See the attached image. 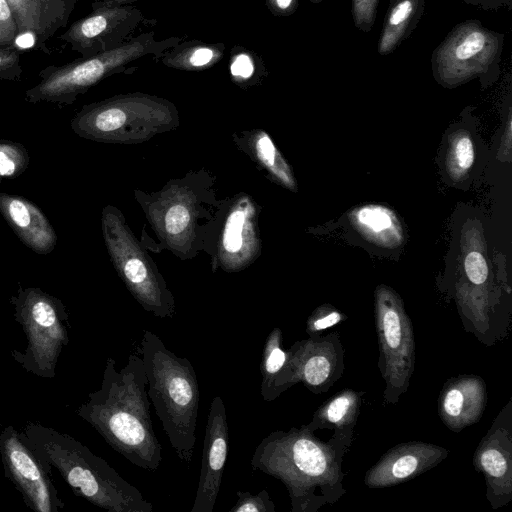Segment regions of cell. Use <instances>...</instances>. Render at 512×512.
Returning <instances> with one entry per match:
<instances>
[{"instance_id": "5b68a950", "label": "cell", "mask_w": 512, "mask_h": 512, "mask_svg": "<svg viewBox=\"0 0 512 512\" xmlns=\"http://www.w3.org/2000/svg\"><path fill=\"white\" fill-rule=\"evenodd\" d=\"M139 349L146 370L147 395L172 448L189 465L196 443L200 396L194 367L149 330L144 331Z\"/></svg>"}, {"instance_id": "7a4b0ae2", "label": "cell", "mask_w": 512, "mask_h": 512, "mask_svg": "<svg viewBox=\"0 0 512 512\" xmlns=\"http://www.w3.org/2000/svg\"><path fill=\"white\" fill-rule=\"evenodd\" d=\"M147 376L142 357L130 354L119 371L108 357L101 386L88 394L77 414L135 466L155 472L162 461L151 420Z\"/></svg>"}, {"instance_id": "f35d334b", "label": "cell", "mask_w": 512, "mask_h": 512, "mask_svg": "<svg viewBox=\"0 0 512 512\" xmlns=\"http://www.w3.org/2000/svg\"><path fill=\"white\" fill-rule=\"evenodd\" d=\"M109 1H113V2H116L119 4H131L132 2H135L137 0H109Z\"/></svg>"}, {"instance_id": "6da1fadb", "label": "cell", "mask_w": 512, "mask_h": 512, "mask_svg": "<svg viewBox=\"0 0 512 512\" xmlns=\"http://www.w3.org/2000/svg\"><path fill=\"white\" fill-rule=\"evenodd\" d=\"M352 442L334 434L322 441L304 425L276 430L257 445L251 467L285 485L291 512H316L346 494L342 466Z\"/></svg>"}, {"instance_id": "e0dca14e", "label": "cell", "mask_w": 512, "mask_h": 512, "mask_svg": "<svg viewBox=\"0 0 512 512\" xmlns=\"http://www.w3.org/2000/svg\"><path fill=\"white\" fill-rule=\"evenodd\" d=\"M229 451V430L223 399L210 404L202 450L199 482L191 512H212L220 492Z\"/></svg>"}, {"instance_id": "ab89813d", "label": "cell", "mask_w": 512, "mask_h": 512, "mask_svg": "<svg viewBox=\"0 0 512 512\" xmlns=\"http://www.w3.org/2000/svg\"><path fill=\"white\" fill-rule=\"evenodd\" d=\"M309 1H310V2H312V3H319V2H321L322 0H309Z\"/></svg>"}, {"instance_id": "9a60e30c", "label": "cell", "mask_w": 512, "mask_h": 512, "mask_svg": "<svg viewBox=\"0 0 512 512\" xmlns=\"http://www.w3.org/2000/svg\"><path fill=\"white\" fill-rule=\"evenodd\" d=\"M0 454L6 478L21 493L30 509L36 512H58L64 508L50 472L12 425L0 432Z\"/></svg>"}, {"instance_id": "4316f807", "label": "cell", "mask_w": 512, "mask_h": 512, "mask_svg": "<svg viewBox=\"0 0 512 512\" xmlns=\"http://www.w3.org/2000/svg\"><path fill=\"white\" fill-rule=\"evenodd\" d=\"M282 340L281 329L275 327L267 335L262 350L260 395L267 402L275 400L273 395L274 383L287 360L286 350L282 348Z\"/></svg>"}, {"instance_id": "603a6c76", "label": "cell", "mask_w": 512, "mask_h": 512, "mask_svg": "<svg viewBox=\"0 0 512 512\" xmlns=\"http://www.w3.org/2000/svg\"><path fill=\"white\" fill-rule=\"evenodd\" d=\"M355 231L366 241L377 246L394 249L404 241L400 219L390 208L380 204H365L348 213Z\"/></svg>"}, {"instance_id": "74e56055", "label": "cell", "mask_w": 512, "mask_h": 512, "mask_svg": "<svg viewBox=\"0 0 512 512\" xmlns=\"http://www.w3.org/2000/svg\"><path fill=\"white\" fill-rule=\"evenodd\" d=\"M465 2L473 5L480 6L484 9H497L507 5L510 9L512 0H464Z\"/></svg>"}, {"instance_id": "8fae6325", "label": "cell", "mask_w": 512, "mask_h": 512, "mask_svg": "<svg viewBox=\"0 0 512 512\" xmlns=\"http://www.w3.org/2000/svg\"><path fill=\"white\" fill-rule=\"evenodd\" d=\"M504 34L485 28L478 20L456 25L431 57L436 81L453 88L490 72L498 73Z\"/></svg>"}, {"instance_id": "ffe728a7", "label": "cell", "mask_w": 512, "mask_h": 512, "mask_svg": "<svg viewBox=\"0 0 512 512\" xmlns=\"http://www.w3.org/2000/svg\"><path fill=\"white\" fill-rule=\"evenodd\" d=\"M487 387L481 376L462 374L449 378L437 400L438 415L455 433L477 423L486 408Z\"/></svg>"}, {"instance_id": "83f0119b", "label": "cell", "mask_w": 512, "mask_h": 512, "mask_svg": "<svg viewBox=\"0 0 512 512\" xmlns=\"http://www.w3.org/2000/svg\"><path fill=\"white\" fill-rule=\"evenodd\" d=\"M229 74L232 82L242 89L260 85L268 75L265 63L258 53L241 45L231 48Z\"/></svg>"}, {"instance_id": "2e32d148", "label": "cell", "mask_w": 512, "mask_h": 512, "mask_svg": "<svg viewBox=\"0 0 512 512\" xmlns=\"http://www.w3.org/2000/svg\"><path fill=\"white\" fill-rule=\"evenodd\" d=\"M475 470L482 473L486 499L492 509L512 501V399L501 408L490 428L478 443L472 458Z\"/></svg>"}, {"instance_id": "5bb4252c", "label": "cell", "mask_w": 512, "mask_h": 512, "mask_svg": "<svg viewBox=\"0 0 512 512\" xmlns=\"http://www.w3.org/2000/svg\"><path fill=\"white\" fill-rule=\"evenodd\" d=\"M91 7V13L73 22L58 36L81 57L121 46L144 21L141 10L131 4L94 0Z\"/></svg>"}, {"instance_id": "f1b7e54d", "label": "cell", "mask_w": 512, "mask_h": 512, "mask_svg": "<svg viewBox=\"0 0 512 512\" xmlns=\"http://www.w3.org/2000/svg\"><path fill=\"white\" fill-rule=\"evenodd\" d=\"M475 159L473 140L466 130L451 134L446 149L444 166L449 179L453 182L464 180Z\"/></svg>"}, {"instance_id": "30bf717a", "label": "cell", "mask_w": 512, "mask_h": 512, "mask_svg": "<svg viewBox=\"0 0 512 512\" xmlns=\"http://www.w3.org/2000/svg\"><path fill=\"white\" fill-rule=\"evenodd\" d=\"M375 328L379 345L378 368L385 387V404H396L408 390L415 370L414 329L400 295L387 285L374 292Z\"/></svg>"}, {"instance_id": "1f68e13d", "label": "cell", "mask_w": 512, "mask_h": 512, "mask_svg": "<svg viewBox=\"0 0 512 512\" xmlns=\"http://www.w3.org/2000/svg\"><path fill=\"white\" fill-rule=\"evenodd\" d=\"M238 500L229 512H275L276 506L266 489L256 495L247 491H237Z\"/></svg>"}, {"instance_id": "277c9868", "label": "cell", "mask_w": 512, "mask_h": 512, "mask_svg": "<svg viewBox=\"0 0 512 512\" xmlns=\"http://www.w3.org/2000/svg\"><path fill=\"white\" fill-rule=\"evenodd\" d=\"M159 245L181 260L208 252L218 210L215 178L206 170L169 180L156 192L134 191Z\"/></svg>"}, {"instance_id": "ba28073f", "label": "cell", "mask_w": 512, "mask_h": 512, "mask_svg": "<svg viewBox=\"0 0 512 512\" xmlns=\"http://www.w3.org/2000/svg\"><path fill=\"white\" fill-rule=\"evenodd\" d=\"M101 230L111 262L133 298L155 317L172 318L174 296L117 207L108 204L103 208Z\"/></svg>"}, {"instance_id": "9c48e42d", "label": "cell", "mask_w": 512, "mask_h": 512, "mask_svg": "<svg viewBox=\"0 0 512 512\" xmlns=\"http://www.w3.org/2000/svg\"><path fill=\"white\" fill-rule=\"evenodd\" d=\"M10 303L15 320L27 336L25 350H12V357L36 376L55 377L59 355L69 341L64 303L40 288L21 286Z\"/></svg>"}, {"instance_id": "d4e9b609", "label": "cell", "mask_w": 512, "mask_h": 512, "mask_svg": "<svg viewBox=\"0 0 512 512\" xmlns=\"http://www.w3.org/2000/svg\"><path fill=\"white\" fill-rule=\"evenodd\" d=\"M425 9V0H390L383 22L377 51L386 56L393 51L416 28Z\"/></svg>"}, {"instance_id": "f546056e", "label": "cell", "mask_w": 512, "mask_h": 512, "mask_svg": "<svg viewBox=\"0 0 512 512\" xmlns=\"http://www.w3.org/2000/svg\"><path fill=\"white\" fill-rule=\"evenodd\" d=\"M29 154L18 142L0 140V183L4 179H14L29 165Z\"/></svg>"}, {"instance_id": "d6a6232c", "label": "cell", "mask_w": 512, "mask_h": 512, "mask_svg": "<svg viewBox=\"0 0 512 512\" xmlns=\"http://www.w3.org/2000/svg\"><path fill=\"white\" fill-rule=\"evenodd\" d=\"M380 0H352L354 25L363 32H370L375 20Z\"/></svg>"}, {"instance_id": "7402d4cb", "label": "cell", "mask_w": 512, "mask_h": 512, "mask_svg": "<svg viewBox=\"0 0 512 512\" xmlns=\"http://www.w3.org/2000/svg\"><path fill=\"white\" fill-rule=\"evenodd\" d=\"M234 142L258 166L261 172L282 187L297 192L293 171L269 134L262 129L234 133Z\"/></svg>"}, {"instance_id": "8992f818", "label": "cell", "mask_w": 512, "mask_h": 512, "mask_svg": "<svg viewBox=\"0 0 512 512\" xmlns=\"http://www.w3.org/2000/svg\"><path fill=\"white\" fill-rule=\"evenodd\" d=\"M181 40L178 36L158 40L153 31H148L129 38L115 49L62 65H48L39 72L40 81L25 92V100L71 105L107 77L133 73L137 68L133 67L135 62L147 57L161 58Z\"/></svg>"}, {"instance_id": "484cf974", "label": "cell", "mask_w": 512, "mask_h": 512, "mask_svg": "<svg viewBox=\"0 0 512 512\" xmlns=\"http://www.w3.org/2000/svg\"><path fill=\"white\" fill-rule=\"evenodd\" d=\"M222 42L209 43L201 40L180 41L167 50L161 59L164 66L186 72H202L219 63L225 53Z\"/></svg>"}, {"instance_id": "cb8c5ba5", "label": "cell", "mask_w": 512, "mask_h": 512, "mask_svg": "<svg viewBox=\"0 0 512 512\" xmlns=\"http://www.w3.org/2000/svg\"><path fill=\"white\" fill-rule=\"evenodd\" d=\"M363 394L350 388L339 391L318 407L304 427L312 432L330 429L334 435L353 440Z\"/></svg>"}, {"instance_id": "7c38bea8", "label": "cell", "mask_w": 512, "mask_h": 512, "mask_svg": "<svg viewBox=\"0 0 512 512\" xmlns=\"http://www.w3.org/2000/svg\"><path fill=\"white\" fill-rule=\"evenodd\" d=\"M260 206L246 193L223 199L208 252L213 268L239 272L261 255Z\"/></svg>"}, {"instance_id": "4dcf8cb0", "label": "cell", "mask_w": 512, "mask_h": 512, "mask_svg": "<svg viewBox=\"0 0 512 512\" xmlns=\"http://www.w3.org/2000/svg\"><path fill=\"white\" fill-rule=\"evenodd\" d=\"M347 316L329 303L318 306L307 318L305 331L308 337L322 335L323 332L345 321Z\"/></svg>"}, {"instance_id": "44dd1931", "label": "cell", "mask_w": 512, "mask_h": 512, "mask_svg": "<svg viewBox=\"0 0 512 512\" xmlns=\"http://www.w3.org/2000/svg\"><path fill=\"white\" fill-rule=\"evenodd\" d=\"M0 213L20 241L37 254L51 253L57 235L43 211L30 200L0 193Z\"/></svg>"}, {"instance_id": "8d00e7d4", "label": "cell", "mask_w": 512, "mask_h": 512, "mask_svg": "<svg viewBox=\"0 0 512 512\" xmlns=\"http://www.w3.org/2000/svg\"><path fill=\"white\" fill-rule=\"evenodd\" d=\"M511 125H512L511 111L509 110L505 130H504V135H503L502 142L500 145V152H499L500 156L507 157L508 159L510 158V155H511V140H512Z\"/></svg>"}, {"instance_id": "d6986e66", "label": "cell", "mask_w": 512, "mask_h": 512, "mask_svg": "<svg viewBox=\"0 0 512 512\" xmlns=\"http://www.w3.org/2000/svg\"><path fill=\"white\" fill-rule=\"evenodd\" d=\"M18 26L15 47L50 54L48 43L65 28L77 0H6Z\"/></svg>"}, {"instance_id": "d590c367", "label": "cell", "mask_w": 512, "mask_h": 512, "mask_svg": "<svg viewBox=\"0 0 512 512\" xmlns=\"http://www.w3.org/2000/svg\"><path fill=\"white\" fill-rule=\"evenodd\" d=\"M268 10L276 17L290 16L298 9V0H265Z\"/></svg>"}, {"instance_id": "4fadbf2b", "label": "cell", "mask_w": 512, "mask_h": 512, "mask_svg": "<svg viewBox=\"0 0 512 512\" xmlns=\"http://www.w3.org/2000/svg\"><path fill=\"white\" fill-rule=\"evenodd\" d=\"M274 383V399L297 383L310 392H327L345 370V350L337 331L296 341Z\"/></svg>"}, {"instance_id": "ac0fdd59", "label": "cell", "mask_w": 512, "mask_h": 512, "mask_svg": "<svg viewBox=\"0 0 512 512\" xmlns=\"http://www.w3.org/2000/svg\"><path fill=\"white\" fill-rule=\"evenodd\" d=\"M449 455L439 445L422 441L397 444L385 452L364 476L369 488H388L429 471Z\"/></svg>"}, {"instance_id": "3957f363", "label": "cell", "mask_w": 512, "mask_h": 512, "mask_svg": "<svg viewBox=\"0 0 512 512\" xmlns=\"http://www.w3.org/2000/svg\"><path fill=\"white\" fill-rule=\"evenodd\" d=\"M20 435L42 465L49 472L56 468L77 496L109 512H152V503L135 486L70 435L36 422H27Z\"/></svg>"}, {"instance_id": "e575fe53", "label": "cell", "mask_w": 512, "mask_h": 512, "mask_svg": "<svg viewBox=\"0 0 512 512\" xmlns=\"http://www.w3.org/2000/svg\"><path fill=\"white\" fill-rule=\"evenodd\" d=\"M22 72L19 50L0 46V80L18 81Z\"/></svg>"}, {"instance_id": "836d02e7", "label": "cell", "mask_w": 512, "mask_h": 512, "mask_svg": "<svg viewBox=\"0 0 512 512\" xmlns=\"http://www.w3.org/2000/svg\"><path fill=\"white\" fill-rule=\"evenodd\" d=\"M18 38V26L9 3L0 0V46L15 47Z\"/></svg>"}, {"instance_id": "52a82bcc", "label": "cell", "mask_w": 512, "mask_h": 512, "mask_svg": "<svg viewBox=\"0 0 512 512\" xmlns=\"http://www.w3.org/2000/svg\"><path fill=\"white\" fill-rule=\"evenodd\" d=\"M179 125V111L173 102L142 92L86 104L71 120L79 137L112 144L142 143Z\"/></svg>"}]
</instances>
